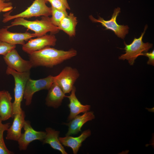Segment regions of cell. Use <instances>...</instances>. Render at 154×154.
<instances>
[{
	"mask_svg": "<svg viewBox=\"0 0 154 154\" xmlns=\"http://www.w3.org/2000/svg\"><path fill=\"white\" fill-rule=\"evenodd\" d=\"M77 54V51L74 49L64 51L48 46L33 52L29 56L33 66L51 68L75 56Z\"/></svg>",
	"mask_w": 154,
	"mask_h": 154,
	"instance_id": "cell-1",
	"label": "cell"
},
{
	"mask_svg": "<svg viewBox=\"0 0 154 154\" xmlns=\"http://www.w3.org/2000/svg\"><path fill=\"white\" fill-rule=\"evenodd\" d=\"M10 25L6 27L8 29L11 27L21 25L35 32L37 37L44 35L48 32L52 34L58 33L60 30L58 27L52 23L50 17L49 16H42L40 20L37 19L30 21L22 17H18L14 19Z\"/></svg>",
	"mask_w": 154,
	"mask_h": 154,
	"instance_id": "cell-2",
	"label": "cell"
},
{
	"mask_svg": "<svg viewBox=\"0 0 154 154\" xmlns=\"http://www.w3.org/2000/svg\"><path fill=\"white\" fill-rule=\"evenodd\" d=\"M6 73L11 75L14 79L15 86L14 88V100L12 103L13 117L22 110L21 103L24 97L26 84L30 78V72L23 73L18 72L8 67Z\"/></svg>",
	"mask_w": 154,
	"mask_h": 154,
	"instance_id": "cell-3",
	"label": "cell"
},
{
	"mask_svg": "<svg viewBox=\"0 0 154 154\" xmlns=\"http://www.w3.org/2000/svg\"><path fill=\"white\" fill-rule=\"evenodd\" d=\"M46 0H35L32 4L23 11L14 15H10L11 11L3 15L2 22H8L18 17L29 18L40 16H49L51 15V7L46 5Z\"/></svg>",
	"mask_w": 154,
	"mask_h": 154,
	"instance_id": "cell-4",
	"label": "cell"
},
{
	"mask_svg": "<svg viewBox=\"0 0 154 154\" xmlns=\"http://www.w3.org/2000/svg\"><path fill=\"white\" fill-rule=\"evenodd\" d=\"M147 26L146 25L145 27L144 31L141 36L138 38H135L132 42L129 44H127L125 41L124 44L125 47V53L121 54L119 57V59H126L131 65H133L135 60L143 52H147L153 47V44L147 42L144 43L143 42V37L145 33Z\"/></svg>",
	"mask_w": 154,
	"mask_h": 154,
	"instance_id": "cell-5",
	"label": "cell"
},
{
	"mask_svg": "<svg viewBox=\"0 0 154 154\" xmlns=\"http://www.w3.org/2000/svg\"><path fill=\"white\" fill-rule=\"evenodd\" d=\"M54 76L51 75L37 80L29 78L26 84L24 95L26 105L31 104L33 95L36 92L42 90H48L54 82Z\"/></svg>",
	"mask_w": 154,
	"mask_h": 154,
	"instance_id": "cell-6",
	"label": "cell"
},
{
	"mask_svg": "<svg viewBox=\"0 0 154 154\" xmlns=\"http://www.w3.org/2000/svg\"><path fill=\"white\" fill-rule=\"evenodd\" d=\"M79 76L76 69L67 66L54 76V82L59 86L65 94L68 93L71 91Z\"/></svg>",
	"mask_w": 154,
	"mask_h": 154,
	"instance_id": "cell-7",
	"label": "cell"
},
{
	"mask_svg": "<svg viewBox=\"0 0 154 154\" xmlns=\"http://www.w3.org/2000/svg\"><path fill=\"white\" fill-rule=\"evenodd\" d=\"M120 12L119 7L115 8L111 19L107 21L100 17H99L98 19H96L92 15H90L89 18L93 22L101 23L103 26L105 27L106 30H111L118 37L124 39L126 35L128 33L129 27L127 25H119L117 23V17Z\"/></svg>",
	"mask_w": 154,
	"mask_h": 154,
	"instance_id": "cell-8",
	"label": "cell"
},
{
	"mask_svg": "<svg viewBox=\"0 0 154 154\" xmlns=\"http://www.w3.org/2000/svg\"><path fill=\"white\" fill-rule=\"evenodd\" d=\"M23 128L25 131L17 141L19 149L21 151L26 150L30 143L35 140L42 141L45 138L46 132L37 131L32 127L28 121H25Z\"/></svg>",
	"mask_w": 154,
	"mask_h": 154,
	"instance_id": "cell-9",
	"label": "cell"
},
{
	"mask_svg": "<svg viewBox=\"0 0 154 154\" xmlns=\"http://www.w3.org/2000/svg\"><path fill=\"white\" fill-rule=\"evenodd\" d=\"M57 39L53 35L46 34L35 39L31 38L23 45L22 49L25 52L29 54L48 46H54Z\"/></svg>",
	"mask_w": 154,
	"mask_h": 154,
	"instance_id": "cell-10",
	"label": "cell"
},
{
	"mask_svg": "<svg viewBox=\"0 0 154 154\" xmlns=\"http://www.w3.org/2000/svg\"><path fill=\"white\" fill-rule=\"evenodd\" d=\"M3 57L7 67L18 72H29L33 67L31 61L23 59L15 48L3 56Z\"/></svg>",
	"mask_w": 154,
	"mask_h": 154,
	"instance_id": "cell-11",
	"label": "cell"
},
{
	"mask_svg": "<svg viewBox=\"0 0 154 154\" xmlns=\"http://www.w3.org/2000/svg\"><path fill=\"white\" fill-rule=\"evenodd\" d=\"M8 29L5 27L0 29V40L12 45H23L25 41L32 38L37 37L35 33H13L9 31Z\"/></svg>",
	"mask_w": 154,
	"mask_h": 154,
	"instance_id": "cell-12",
	"label": "cell"
},
{
	"mask_svg": "<svg viewBox=\"0 0 154 154\" xmlns=\"http://www.w3.org/2000/svg\"><path fill=\"white\" fill-rule=\"evenodd\" d=\"M95 116L93 112H87L81 115L76 116L68 123L65 124L68 127L66 136L75 135L81 131V128L87 122L94 119Z\"/></svg>",
	"mask_w": 154,
	"mask_h": 154,
	"instance_id": "cell-13",
	"label": "cell"
},
{
	"mask_svg": "<svg viewBox=\"0 0 154 154\" xmlns=\"http://www.w3.org/2000/svg\"><path fill=\"white\" fill-rule=\"evenodd\" d=\"M25 113L23 110L14 116L13 123L7 131V140L17 141L22 134L21 130L25 121Z\"/></svg>",
	"mask_w": 154,
	"mask_h": 154,
	"instance_id": "cell-14",
	"label": "cell"
},
{
	"mask_svg": "<svg viewBox=\"0 0 154 154\" xmlns=\"http://www.w3.org/2000/svg\"><path fill=\"white\" fill-rule=\"evenodd\" d=\"M76 88L73 86L70 94L69 96H66L69 100L68 106L70 109V114L68 117V120L70 121L76 116L81 113H84L90 110L89 105L82 104L76 97L75 92Z\"/></svg>",
	"mask_w": 154,
	"mask_h": 154,
	"instance_id": "cell-15",
	"label": "cell"
},
{
	"mask_svg": "<svg viewBox=\"0 0 154 154\" xmlns=\"http://www.w3.org/2000/svg\"><path fill=\"white\" fill-rule=\"evenodd\" d=\"M46 98V104L48 106L56 108L61 104L66 97L65 94L59 86L54 82L50 88Z\"/></svg>",
	"mask_w": 154,
	"mask_h": 154,
	"instance_id": "cell-16",
	"label": "cell"
},
{
	"mask_svg": "<svg viewBox=\"0 0 154 154\" xmlns=\"http://www.w3.org/2000/svg\"><path fill=\"white\" fill-rule=\"evenodd\" d=\"M91 135V131L88 129L83 131L81 135L77 137L66 136L64 137H59V139L61 143L65 146L70 147L73 153H77L82 143Z\"/></svg>",
	"mask_w": 154,
	"mask_h": 154,
	"instance_id": "cell-17",
	"label": "cell"
},
{
	"mask_svg": "<svg viewBox=\"0 0 154 154\" xmlns=\"http://www.w3.org/2000/svg\"><path fill=\"white\" fill-rule=\"evenodd\" d=\"M12 98L7 91H0V118L3 121L13 117Z\"/></svg>",
	"mask_w": 154,
	"mask_h": 154,
	"instance_id": "cell-18",
	"label": "cell"
},
{
	"mask_svg": "<svg viewBox=\"0 0 154 154\" xmlns=\"http://www.w3.org/2000/svg\"><path fill=\"white\" fill-rule=\"evenodd\" d=\"M46 132L45 137L42 141L43 144H49L52 148L59 151L62 154H68L59 140V131L47 127L46 129Z\"/></svg>",
	"mask_w": 154,
	"mask_h": 154,
	"instance_id": "cell-19",
	"label": "cell"
},
{
	"mask_svg": "<svg viewBox=\"0 0 154 154\" xmlns=\"http://www.w3.org/2000/svg\"><path fill=\"white\" fill-rule=\"evenodd\" d=\"M78 22L77 17L70 13L62 19L58 27L59 30L63 31L70 37H72L76 35Z\"/></svg>",
	"mask_w": 154,
	"mask_h": 154,
	"instance_id": "cell-20",
	"label": "cell"
},
{
	"mask_svg": "<svg viewBox=\"0 0 154 154\" xmlns=\"http://www.w3.org/2000/svg\"><path fill=\"white\" fill-rule=\"evenodd\" d=\"M0 118V154H11L13 153L7 148L3 138V133L7 131L10 126L9 123H3Z\"/></svg>",
	"mask_w": 154,
	"mask_h": 154,
	"instance_id": "cell-21",
	"label": "cell"
},
{
	"mask_svg": "<svg viewBox=\"0 0 154 154\" xmlns=\"http://www.w3.org/2000/svg\"><path fill=\"white\" fill-rule=\"evenodd\" d=\"M51 8V21L53 25L58 27L62 19L68 15V13L66 11L60 10L52 6Z\"/></svg>",
	"mask_w": 154,
	"mask_h": 154,
	"instance_id": "cell-22",
	"label": "cell"
},
{
	"mask_svg": "<svg viewBox=\"0 0 154 154\" xmlns=\"http://www.w3.org/2000/svg\"><path fill=\"white\" fill-rule=\"evenodd\" d=\"M16 45H12L0 40V55L4 56L16 48Z\"/></svg>",
	"mask_w": 154,
	"mask_h": 154,
	"instance_id": "cell-23",
	"label": "cell"
},
{
	"mask_svg": "<svg viewBox=\"0 0 154 154\" xmlns=\"http://www.w3.org/2000/svg\"><path fill=\"white\" fill-rule=\"evenodd\" d=\"M13 8L12 4L11 2H6L4 0H0V13L10 11Z\"/></svg>",
	"mask_w": 154,
	"mask_h": 154,
	"instance_id": "cell-24",
	"label": "cell"
},
{
	"mask_svg": "<svg viewBox=\"0 0 154 154\" xmlns=\"http://www.w3.org/2000/svg\"><path fill=\"white\" fill-rule=\"evenodd\" d=\"M47 2H49L51 4V6L57 9L66 11V9L63 4L58 0H46Z\"/></svg>",
	"mask_w": 154,
	"mask_h": 154,
	"instance_id": "cell-25",
	"label": "cell"
},
{
	"mask_svg": "<svg viewBox=\"0 0 154 154\" xmlns=\"http://www.w3.org/2000/svg\"><path fill=\"white\" fill-rule=\"evenodd\" d=\"M141 55H144L147 56L149 58L147 64L153 66L154 65V50L149 52H147L145 53H142Z\"/></svg>",
	"mask_w": 154,
	"mask_h": 154,
	"instance_id": "cell-26",
	"label": "cell"
},
{
	"mask_svg": "<svg viewBox=\"0 0 154 154\" xmlns=\"http://www.w3.org/2000/svg\"><path fill=\"white\" fill-rule=\"evenodd\" d=\"M62 2L64 5L67 9L70 10V7L68 2L67 0H58Z\"/></svg>",
	"mask_w": 154,
	"mask_h": 154,
	"instance_id": "cell-27",
	"label": "cell"
},
{
	"mask_svg": "<svg viewBox=\"0 0 154 154\" xmlns=\"http://www.w3.org/2000/svg\"><path fill=\"white\" fill-rule=\"evenodd\" d=\"M154 108H153L151 109L148 108H146V109L148 111L150 112H154Z\"/></svg>",
	"mask_w": 154,
	"mask_h": 154,
	"instance_id": "cell-28",
	"label": "cell"
},
{
	"mask_svg": "<svg viewBox=\"0 0 154 154\" xmlns=\"http://www.w3.org/2000/svg\"><path fill=\"white\" fill-rule=\"evenodd\" d=\"M7 0L9 1L11 0Z\"/></svg>",
	"mask_w": 154,
	"mask_h": 154,
	"instance_id": "cell-29",
	"label": "cell"
}]
</instances>
